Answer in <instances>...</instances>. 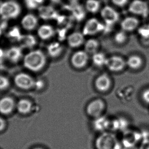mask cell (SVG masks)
<instances>
[{"mask_svg":"<svg viewBox=\"0 0 149 149\" xmlns=\"http://www.w3.org/2000/svg\"><path fill=\"white\" fill-rule=\"evenodd\" d=\"M86 9L91 13H96L100 8V2L98 0H87L86 3Z\"/></svg>","mask_w":149,"mask_h":149,"instance_id":"24","label":"cell"},{"mask_svg":"<svg viewBox=\"0 0 149 149\" xmlns=\"http://www.w3.org/2000/svg\"><path fill=\"white\" fill-rule=\"evenodd\" d=\"M126 66V61L122 57L116 55L107 58L105 64L109 70L113 72L122 71Z\"/></svg>","mask_w":149,"mask_h":149,"instance_id":"6","label":"cell"},{"mask_svg":"<svg viewBox=\"0 0 149 149\" xmlns=\"http://www.w3.org/2000/svg\"><path fill=\"white\" fill-rule=\"evenodd\" d=\"M15 107V102L12 98L5 97L0 100V113L8 115L12 112Z\"/></svg>","mask_w":149,"mask_h":149,"instance_id":"16","label":"cell"},{"mask_svg":"<svg viewBox=\"0 0 149 149\" xmlns=\"http://www.w3.org/2000/svg\"><path fill=\"white\" fill-rule=\"evenodd\" d=\"M44 86H45V84L42 80L41 79H38L37 81L35 80L34 88L36 90H41L44 87Z\"/></svg>","mask_w":149,"mask_h":149,"instance_id":"32","label":"cell"},{"mask_svg":"<svg viewBox=\"0 0 149 149\" xmlns=\"http://www.w3.org/2000/svg\"><path fill=\"white\" fill-rule=\"evenodd\" d=\"M100 43L95 39H90L85 41L84 43V50L89 54H93L98 52Z\"/></svg>","mask_w":149,"mask_h":149,"instance_id":"21","label":"cell"},{"mask_svg":"<svg viewBox=\"0 0 149 149\" xmlns=\"http://www.w3.org/2000/svg\"><path fill=\"white\" fill-rule=\"evenodd\" d=\"M55 34L54 29L51 25L45 24L39 27L37 34L40 38L47 40L52 38Z\"/></svg>","mask_w":149,"mask_h":149,"instance_id":"15","label":"cell"},{"mask_svg":"<svg viewBox=\"0 0 149 149\" xmlns=\"http://www.w3.org/2000/svg\"><path fill=\"white\" fill-rule=\"evenodd\" d=\"M109 125V122L107 119L102 117V116L95 119V122H94V126L95 129L98 130H102L107 128V127Z\"/></svg>","mask_w":149,"mask_h":149,"instance_id":"25","label":"cell"},{"mask_svg":"<svg viewBox=\"0 0 149 149\" xmlns=\"http://www.w3.org/2000/svg\"><path fill=\"white\" fill-rule=\"evenodd\" d=\"M9 81L8 79L4 76L0 75V90H4L8 88Z\"/></svg>","mask_w":149,"mask_h":149,"instance_id":"29","label":"cell"},{"mask_svg":"<svg viewBox=\"0 0 149 149\" xmlns=\"http://www.w3.org/2000/svg\"><path fill=\"white\" fill-rule=\"evenodd\" d=\"M39 15L45 20L52 19L58 17V14L54 8L50 6H40L38 8Z\"/></svg>","mask_w":149,"mask_h":149,"instance_id":"13","label":"cell"},{"mask_svg":"<svg viewBox=\"0 0 149 149\" xmlns=\"http://www.w3.org/2000/svg\"><path fill=\"white\" fill-rule=\"evenodd\" d=\"M127 40V35L126 32L124 31L118 32L114 36V40L115 42L118 45H123Z\"/></svg>","mask_w":149,"mask_h":149,"instance_id":"28","label":"cell"},{"mask_svg":"<svg viewBox=\"0 0 149 149\" xmlns=\"http://www.w3.org/2000/svg\"><path fill=\"white\" fill-rule=\"evenodd\" d=\"M21 12L20 4L14 0H7L0 4V17L5 21L17 18Z\"/></svg>","mask_w":149,"mask_h":149,"instance_id":"2","label":"cell"},{"mask_svg":"<svg viewBox=\"0 0 149 149\" xmlns=\"http://www.w3.org/2000/svg\"><path fill=\"white\" fill-rule=\"evenodd\" d=\"M63 51L62 45L58 42H53L50 43L47 47V52L49 56L53 58H56L62 54Z\"/></svg>","mask_w":149,"mask_h":149,"instance_id":"17","label":"cell"},{"mask_svg":"<svg viewBox=\"0 0 149 149\" xmlns=\"http://www.w3.org/2000/svg\"><path fill=\"white\" fill-rule=\"evenodd\" d=\"M67 43L72 48H77L84 45L85 35L83 33L74 32L71 33L67 38Z\"/></svg>","mask_w":149,"mask_h":149,"instance_id":"11","label":"cell"},{"mask_svg":"<svg viewBox=\"0 0 149 149\" xmlns=\"http://www.w3.org/2000/svg\"><path fill=\"white\" fill-rule=\"evenodd\" d=\"M19 41L22 47L26 48H32L37 44V39L32 35H22Z\"/></svg>","mask_w":149,"mask_h":149,"instance_id":"22","label":"cell"},{"mask_svg":"<svg viewBox=\"0 0 149 149\" xmlns=\"http://www.w3.org/2000/svg\"><path fill=\"white\" fill-rule=\"evenodd\" d=\"M105 108L104 101L100 98L91 101L86 107V113L90 117L97 118L102 115Z\"/></svg>","mask_w":149,"mask_h":149,"instance_id":"3","label":"cell"},{"mask_svg":"<svg viewBox=\"0 0 149 149\" xmlns=\"http://www.w3.org/2000/svg\"><path fill=\"white\" fill-rule=\"evenodd\" d=\"M128 10L132 14L146 17L149 13V6L143 0H133L129 5Z\"/></svg>","mask_w":149,"mask_h":149,"instance_id":"9","label":"cell"},{"mask_svg":"<svg viewBox=\"0 0 149 149\" xmlns=\"http://www.w3.org/2000/svg\"><path fill=\"white\" fill-rule=\"evenodd\" d=\"M24 4L29 10H34L38 9L42 6L45 0H24Z\"/></svg>","mask_w":149,"mask_h":149,"instance_id":"26","label":"cell"},{"mask_svg":"<svg viewBox=\"0 0 149 149\" xmlns=\"http://www.w3.org/2000/svg\"><path fill=\"white\" fill-rule=\"evenodd\" d=\"M21 25L25 30L31 31L36 28L38 20L36 16L33 14H27L21 20Z\"/></svg>","mask_w":149,"mask_h":149,"instance_id":"12","label":"cell"},{"mask_svg":"<svg viewBox=\"0 0 149 149\" xmlns=\"http://www.w3.org/2000/svg\"><path fill=\"white\" fill-rule=\"evenodd\" d=\"M32 149H45V148H43L42 147H36L33 148Z\"/></svg>","mask_w":149,"mask_h":149,"instance_id":"35","label":"cell"},{"mask_svg":"<svg viewBox=\"0 0 149 149\" xmlns=\"http://www.w3.org/2000/svg\"><path fill=\"white\" fill-rule=\"evenodd\" d=\"M16 108L18 112L21 114H28L32 109V102L28 99H20L16 104Z\"/></svg>","mask_w":149,"mask_h":149,"instance_id":"18","label":"cell"},{"mask_svg":"<svg viewBox=\"0 0 149 149\" xmlns=\"http://www.w3.org/2000/svg\"><path fill=\"white\" fill-rule=\"evenodd\" d=\"M111 79L107 73H103L96 79L94 85L97 91L100 92H107L111 89Z\"/></svg>","mask_w":149,"mask_h":149,"instance_id":"10","label":"cell"},{"mask_svg":"<svg viewBox=\"0 0 149 149\" xmlns=\"http://www.w3.org/2000/svg\"><path fill=\"white\" fill-rule=\"evenodd\" d=\"M35 82V79L26 73H19L14 77L15 84L22 90H28L34 88Z\"/></svg>","mask_w":149,"mask_h":149,"instance_id":"4","label":"cell"},{"mask_svg":"<svg viewBox=\"0 0 149 149\" xmlns=\"http://www.w3.org/2000/svg\"><path fill=\"white\" fill-rule=\"evenodd\" d=\"M104 29V26L95 18L87 20L83 28V33L85 36H93L100 32Z\"/></svg>","mask_w":149,"mask_h":149,"instance_id":"5","label":"cell"},{"mask_svg":"<svg viewBox=\"0 0 149 149\" xmlns=\"http://www.w3.org/2000/svg\"><path fill=\"white\" fill-rule=\"evenodd\" d=\"M100 14L103 20L108 26H112L119 20V13L110 6L104 7L101 11Z\"/></svg>","mask_w":149,"mask_h":149,"instance_id":"8","label":"cell"},{"mask_svg":"<svg viewBox=\"0 0 149 149\" xmlns=\"http://www.w3.org/2000/svg\"><path fill=\"white\" fill-rule=\"evenodd\" d=\"M128 0H111L113 4L119 7H123L127 4Z\"/></svg>","mask_w":149,"mask_h":149,"instance_id":"31","label":"cell"},{"mask_svg":"<svg viewBox=\"0 0 149 149\" xmlns=\"http://www.w3.org/2000/svg\"><path fill=\"white\" fill-rule=\"evenodd\" d=\"M107 58L104 53L98 52L92 54V61L95 66L102 67L104 66H105Z\"/></svg>","mask_w":149,"mask_h":149,"instance_id":"23","label":"cell"},{"mask_svg":"<svg viewBox=\"0 0 149 149\" xmlns=\"http://www.w3.org/2000/svg\"><path fill=\"white\" fill-rule=\"evenodd\" d=\"M5 127V122L4 119L0 117V131H2Z\"/></svg>","mask_w":149,"mask_h":149,"instance_id":"33","label":"cell"},{"mask_svg":"<svg viewBox=\"0 0 149 149\" xmlns=\"http://www.w3.org/2000/svg\"><path fill=\"white\" fill-rule=\"evenodd\" d=\"M6 54L8 59L11 62H17L22 58V50L19 47H12L7 50Z\"/></svg>","mask_w":149,"mask_h":149,"instance_id":"20","label":"cell"},{"mask_svg":"<svg viewBox=\"0 0 149 149\" xmlns=\"http://www.w3.org/2000/svg\"><path fill=\"white\" fill-rule=\"evenodd\" d=\"M47 62L46 55L40 49L31 50L25 55L23 60L24 67L35 72L42 70Z\"/></svg>","mask_w":149,"mask_h":149,"instance_id":"1","label":"cell"},{"mask_svg":"<svg viewBox=\"0 0 149 149\" xmlns=\"http://www.w3.org/2000/svg\"><path fill=\"white\" fill-rule=\"evenodd\" d=\"M138 34L143 42L149 41V24L141 26L138 30Z\"/></svg>","mask_w":149,"mask_h":149,"instance_id":"27","label":"cell"},{"mask_svg":"<svg viewBox=\"0 0 149 149\" xmlns=\"http://www.w3.org/2000/svg\"><path fill=\"white\" fill-rule=\"evenodd\" d=\"M143 65V60L141 56L133 54L128 57L126 60V65L133 70L141 68Z\"/></svg>","mask_w":149,"mask_h":149,"instance_id":"19","label":"cell"},{"mask_svg":"<svg viewBox=\"0 0 149 149\" xmlns=\"http://www.w3.org/2000/svg\"><path fill=\"white\" fill-rule=\"evenodd\" d=\"M89 54L85 50L75 52L71 57V64L77 69H82L87 66L89 62Z\"/></svg>","mask_w":149,"mask_h":149,"instance_id":"7","label":"cell"},{"mask_svg":"<svg viewBox=\"0 0 149 149\" xmlns=\"http://www.w3.org/2000/svg\"></svg>","mask_w":149,"mask_h":149,"instance_id":"36","label":"cell"},{"mask_svg":"<svg viewBox=\"0 0 149 149\" xmlns=\"http://www.w3.org/2000/svg\"><path fill=\"white\" fill-rule=\"evenodd\" d=\"M139 22L137 18L134 17H127L121 22L122 30L126 32H130L135 30L139 26Z\"/></svg>","mask_w":149,"mask_h":149,"instance_id":"14","label":"cell"},{"mask_svg":"<svg viewBox=\"0 0 149 149\" xmlns=\"http://www.w3.org/2000/svg\"><path fill=\"white\" fill-rule=\"evenodd\" d=\"M71 5H75L78 3L79 0H68Z\"/></svg>","mask_w":149,"mask_h":149,"instance_id":"34","label":"cell"},{"mask_svg":"<svg viewBox=\"0 0 149 149\" xmlns=\"http://www.w3.org/2000/svg\"><path fill=\"white\" fill-rule=\"evenodd\" d=\"M142 99L145 102L149 104V89H146L142 93Z\"/></svg>","mask_w":149,"mask_h":149,"instance_id":"30","label":"cell"}]
</instances>
